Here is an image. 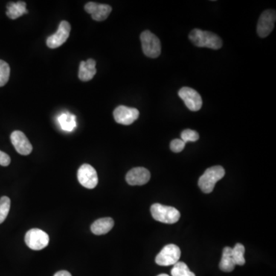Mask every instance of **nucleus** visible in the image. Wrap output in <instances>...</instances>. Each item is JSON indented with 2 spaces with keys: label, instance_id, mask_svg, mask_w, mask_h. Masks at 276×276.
<instances>
[{
  "label": "nucleus",
  "instance_id": "nucleus-1",
  "mask_svg": "<svg viewBox=\"0 0 276 276\" xmlns=\"http://www.w3.org/2000/svg\"><path fill=\"white\" fill-rule=\"evenodd\" d=\"M189 39L196 46L219 49L222 46V41L219 36L211 32L203 31L199 29L192 30L189 34Z\"/></svg>",
  "mask_w": 276,
  "mask_h": 276
},
{
  "label": "nucleus",
  "instance_id": "nucleus-2",
  "mask_svg": "<svg viewBox=\"0 0 276 276\" xmlns=\"http://www.w3.org/2000/svg\"><path fill=\"white\" fill-rule=\"evenodd\" d=\"M225 170L221 166H214L206 170L199 178L198 185L204 193L213 192L215 185L225 176Z\"/></svg>",
  "mask_w": 276,
  "mask_h": 276
},
{
  "label": "nucleus",
  "instance_id": "nucleus-3",
  "mask_svg": "<svg viewBox=\"0 0 276 276\" xmlns=\"http://www.w3.org/2000/svg\"><path fill=\"white\" fill-rule=\"evenodd\" d=\"M150 212L155 220L163 223H176L181 218V213L176 208L162 204H153L150 207Z\"/></svg>",
  "mask_w": 276,
  "mask_h": 276
},
{
  "label": "nucleus",
  "instance_id": "nucleus-4",
  "mask_svg": "<svg viewBox=\"0 0 276 276\" xmlns=\"http://www.w3.org/2000/svg\"><path fill=\"white\" fill-rule=\"evenodd\" d=\"M141 44L144 54L152 59L159 57L161 53V41L152 32L146 30L141 35Z\"/></svg>",
  "mask_w": 276,
  "mask_h": 276
},
{
  "label": "nucleus",
  "instance_id": "nucleus-5",
  "mask_svg": "<svg viewBox=\"0 0 276 276\" xmlns=\"http://www.w3.org/2000/svg\"><path fill=\"white\" fill-rule=\"evenodd\" d=\"M181 256V251L179 247L174 244H169L165 245L161 253L156 256L155 262L161 266H169L179 262Z\"/></svg>",
  "mask_w": 276,
  "mask_h": 276
},
{
  "label": "nucleus",
  "instance_id": "nucleus-6",
  "mask_svg": "<svg viewBox=\"0 0 276 276\" xmlns=\"http://www.w3.org/2000/svg\"><path fill=\"white\" fill-rule=\"evenodd\" d=\"M25 242L31 249L42 250L48 245L49 236L42 230L32 229L26 234Z\"/></svg>",
  "mask_w": 276,
  "mask_h": 276
},
{
  "label": "nucleus",
  "instance_id": "nucleus-7",
  "mask_svg": "<svg viewBox=\"0 0 276 276\" xmlns=\"http://www.w3.org/2000/svg\"><path fill=\"white\" fill-rule=\"evenodd\" d=\"M78 180L81 185L88 189L95 188L98 184L97 171L92 166L88 164H83L79 167Z\"/></svg>",
  "mask_w": 276,
  "mask_h": 276
},
{
  "label": "nucleus",
  "instance_id": "nucleus-8",
  "mask_svg": "<svg viewBox=\"0 0 276 276\" xmlns=\"http://www.w3.org/2000/svg\"><path fill=\"white\" fill-rule=\"evenodd\" d=\"M275 19V10H267L262 13L257 24V33L259 37H267L272 32Z\"/></svg>",
  "mask_w": 276,
  "mask_h": 276
},
{
  "label": "nucleus",
  "instance_id": "nucleus-9",
  "mask_svg": "<svg viewBox=\"0 0 276 276\" xmlns=\"http://www.w3.org/2000/svg\"><path fill=\"white\" fill-rule=\"evenodd\" d=\"M178 94L190 111H197L202 108V97L196 90L184 87L180 90Z\"/></svg>",
  "mask_w": 276,
  "mask_h": 276
},
{
  "label": "nucleus",
  "instance_id": "nucleus-10",
  "mask_svg": "<svg viewBox=\"0 0 276 276\" xmlns=\"http://www.w3.org/2000/svg\"><path fill=\"white\" fill-rule=\"evenodd\" d=\"M71 25L67 21H62L59 24L58 31L47 39V46L50 48H56L63 45L70 36Z\"/></svg>",
  "mask_w": 276,
  "mask_h": 276
},
{
  "label": "nucleus",
  "instance_id": "nucleus-11",
  "mask_svg": "<svg viewBox=\"0 0 276 276\" xmlns=\"http://www.w3.org/2000/svg\"><path fill=\"white\" fill-rule=\"evenodd\" d=\"M114 120L117 123L123 125H131L139 117L140 112L138 110L134 108L120 105L117 107L113 113Z\"/></svg>",
  "mask_w": 276,
  "mask_h": 276
},
{
  "label": "nucleus",
  "instance_id": "nucleus-12",
  "mask_svg": "<svg viewBox=\"0 0 276 276\" xmlns=\"http://www.w3.org/2000/svg\"><path fill=\"white\" fill-rule=\"evenodd\" d=\"M10 138H11L12 144L14 146L15 149L19 155L27 156V155H30L33 152V145L29 141L27 136L22 131H13Z\"/></svg>",
  "mask_w": 276,
  "mask_h": 276
},
{
  "label": "nucleus",
  "instance_id": "nucleus-13",
  "mask_svg": "<svg viewBox=\"0 0 276 276\" xmlns=\"http://www.w3.org/2000/svg\"><path fill=\"white\" fill-rule=\"evenodd\" d=\"M150 179V173L144 167H135L128 171L126 175V181L129 185L142 186L148 183Z\"/></svg>",
  "mask_w": 276,
  "mask_h": 276
},
{
  "label": "nucleus",
  "instance_id": "nucleus-14",
  "mask_svg": "<svg viewBox=\"0 0 276 276\" xmlns=\"http://www.w3.org/2000/svg\"><path fill=\"white\" fill-rule=\"evenodd\" d=\"M85 11L91 15V18L97 22H102L109 16L112 11L111 6L89 2L85 5Z\"/></svg>",
  "mask_w": 276,
  "mask_h": 276
},
{
  "label": "nucleus",
  "instance_id": "nucleus-15",
  "mask_svg": "<svg viewBox=\"0 0 276 276\" xmlns=\"http://www.w3.org/2000/svg\"><path fill=\"white\" fill-rule=\"evenodd\" d=\"M95 66L96 62L94 59H89L86 62H81L79 71V79L82 82L91 80L97 73Z\"/></svg>",
  "mask_w": 276,
  "mask_h": 276
},
{
  "label": "nucleus",
  "instance_id": "nucleus-16",
  "mask_svg": "<svg viewBox=\"0 0 276 276\" xmlns=\"http://www.w3.org/2000/svg\"><path fill=\"white\" fill-rule=\"evenodd\" d=\"M114 225V220L111 218H101L93 222L91 230L94 235L100 236V235L106 234L108 232L111 231Z\"/></svg>",
  "mask_w": 276,
  "mask_h": 276
},
{
  "label": "nucleus",
  "instance_id": "nucleus-17",
  "mask_svg": "<svg viewBox=\"0 0 276 276\" xmlns=\"http://www.w3.org/2000/svg\"><path fill=\"white\" fill-rule=\"evenodd\" d=\"M27 13L28 11L27 10V4L22 1L10 3L7 5V15L11 19H18Z\"/></svg>",
  "mask_w": 276,
  "mask_h": 276
},
{
  "label": "nucleus",
  "instance_id": "nucleus-18",
  "mask_svg": "<svg viewBox=\"0 0 276 276\" xmlns=\"http://www.w3.org/2000/svg\"><path fill=\"white\" fill-rule=\"evenodd\" d=\"M236 266L233 256H232V248L225 247L222 251V259L219 263V268L225 272H230L233 271Z\"/></svg>",
  "mask_w": 276,
  "mask_h": 276
},
{
  "label": "nucleus",
  "instance_id": "nucleus-19",
  "mask_svg": "<svg viewBox=\"0 0 276 276\" xmlns=\"http://www.w3.org/2000/svg\"><path fill=\"white\" fill-rule=\"evenodd\" d=\"M61 128L67 132H71L76 128V116L71 113H62L58 117Z\"/></svg>",
  "mask_w": 276,
  "mask_h": 276
},
{
  "label": "nucleus",
  "instance_id": "nucleus-20",
  "mask_svg": "<svg viewBox=\"0 0 276 276\" xmlns=\"http://www.w3.org/2000/svg\"><path fill=\"white\" fill-rule=\"evenodd\" d=\"M172 276H196L190 271L187 264L183 262H178L173 265L171 269Z\"/></svg>",
  "mask_w": 276,
  "mask_h": 276
},
{
  "label": "nucleus",
  "instance_id": "nucleus-21",
  "mask_svg": "<svg viewBox=\"0 0 276 276\" xmlns=\"http://www.w3.org/2000/svg\"><path fill=\"white\" fill-rule=\"evenodd\" d=\"M244 254H245V247L242 244L237 243L235 245L234 248H232V256L236 265H243L245 263Z\"/></svg>",
  "mask_w": 276,
  "mask_h": 276
},
{
  "label": "nucleus",
  "instance_id": "nucleus-22",
  "mask_svg": "<svg viewBox=\"0 0 276 276\" xmlns=\"http://www.w3.org/2000/svg\"><path fill=\"white\" fill-rule=\"evenodd\" d=\"M11 200L8 196L0 198V224H2L8 216L10 213Z\"/></svg>",
  "mask_w": 276,
  "mask_h": 276
},
{
  "label": "nucleus",
  "instance_id": "nucleus-23",
  "mask_svg": "<svg viewBox=\"0 0 276 276\" xmlns=\"http://www.w3.org/2000/svg\"><path fill=\"white\" fill-rule=\"evenodd\" d=\"M10 76V67L5 61L0 60V87L8 82Z\"/></svg>",
  "mask_w": 276,
  "mask_h": 276
},
{
  "label": "nucleus",
  "instance_id": "nucleus-24",
  "mask_svg": "<svg viewBox=\"0 0 276 276\" xmlns=\"http://www.w3.org/2000/svg\"><path fill=\"white\" fill-rule=\"evenodd\" d=\"M199 138V134L193 130L186 129L181 133V140L184 143L190 142V141L194 142V141H198Z\"/></svg>",
  "mask_w": 276,
  "mask_h": 276
},
{
  "label": "nucleus",
  "instance_id": "nucleus-25",
  "mask_svg": "<svg viewBox=\"0 0 276 276\" xmlns=\"http://www.w3.org/2000/svg\"><path fill=\"white\" fill-rule=\"evenodd\" d=\"M186 143L181 139H174L170 142V149L174 153H180L185 147Z\"/></svg>",
  "mask_w": 276,
  "mask_h": 276
},
{
  "label": "nucleus",
  "instance_id": "nucleus-26",
  "mask_svg": "<svg viewBox=\"0 0 276 276\" xmlns=\"http://www.w3.org/2000/svg\"><path fill=\"white\" fill-rule=\"evenodd\" d=\"M11 163V158L7 154L0 150V165L3 167H7Z\"/></svg>",
  "mask_w": 276,
  "mask_h": 276
},
{
  "label": "nucleus",
  "instance_id": "nucleus-27",
  "mask_svg": "<svg viewBox=\"0 0 276 276\" xmlns=\"http://www.w3.org/2000/svg\"><path fill=\"white\" fill-rule=\"evenodd\" d=\"M54 276H71V274L68 271L62 270V271H59L56 272Z\"/></svg>",
  "mask_w": 276,
  "mask_h": 276
},
{
  "label": "nucleus",
  "instance_id": "nucleus-28",
  "mask_svg": "<svg viewBox=\"0 0 276 276\" xmlns=\"http://www.w3.org/2000/svg\"><path fill=\"white\" fill-rule=\"evenodd\" d=\"M158 276H170V275H168V274H160L159 275H158Z\"/></svg>",
  "mask_w": 276,
  "mask_h": 276
}]
</instances>
